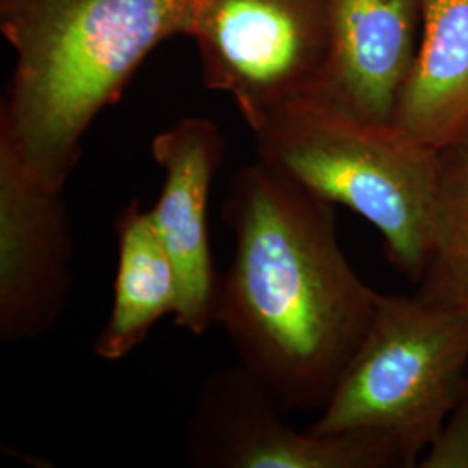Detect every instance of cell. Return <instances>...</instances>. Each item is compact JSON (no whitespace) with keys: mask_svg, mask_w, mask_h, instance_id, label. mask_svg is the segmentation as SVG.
I'll return each mask as SVG.
<instances>
[{"mask_svg":"<svg viewBox=\"0 0 468 468\" xmlns=\"http://www.w3.org/2000/svg\"><path fill=\"white\" fill-rule=\"evenodd\" d=\"M220 214L234 255L216 324L284 413L323 410L380 293L340 249L334 205L261 160L234 172Z\"/></svg>","mask_w":468,"mask_h":468,"instance_id":"obj_1","label":"cell"},{"mask_svg":"<svg viewBox=\"0 0 468 468\" xmlns=\"http://www.w3.org/2000/svg\"><path fill=\"white\" fill-rule=\"evenodd\" d=\"M198 0H0L16 52L0 110V146L32 177L65 189L82 141L135 69L172 37H189Z\"/></svg>","mask_w":468,"mask_h":468,"instance_id":"obj_2","label":"cell"},{"mask_svg":"<svg viewBox=\"0 0 468 468\" xmlns=\"http://www.w3.org/2000/svg\"><path fill=\"white\" fill-rule=\"evenodd\" d=\"M251 133L261 162L365 218L392 268L419 283L432 249L441 154L394 123L356 117L314 96L280 108Z\"/></svg>","mask_w":468,"mask_h":468,"instance_id":"obj_3","label":"cell"},{"mask_svg":"<svg viewBox=\"0 0 468 468\" xmlns=\"http://www.w3.org/2000/svg\"><path fill=\"white\" fill-rule=\"evenodd\" d=\"M468 373V314L423 292L378 295L375 316L335 385L314 434L392 437L419 467Z\"/></svg>","mask_w":468,"mask_h":468,"instance_id":"obj_4","label":"cell"},{"mask_svg":"<svg viewBox=\"0 0 468 468\" xmlns=\"http://www.w3.org/2000/svg\"><path fill=\"white\" fill-rule=\"evenodd\" d=\"M189 37L205 87L229 94L255 131L316 90L330 48L326 0H198Z\"/></svg>","mask_w":468,"mask_h":468,"instance_id":"obj_5","label":"cell"},{"mask_svg":"<svg viewBox=\"0 0 468 468\" xmlns=\"http://www.w3.org/2000/svg\"><path fill=\"white\" fill-rule=\"evenodd\" d=\"M268 388L245 367L205 380L187 423L186 452L203 468L408 467L401 446L371 431H297Z\"/></svg>","mask_w":468,"mask_h":468,"instance_id":"obj_6","label":"cell"},{"mask_svg":"<svg viewBox=\"0 0 468 468\" xmlns=\"http://www.w3.org/2000/svg\"><path fill=\"white\" fill-rule=\"evenodd\" d=\"M75 243L63 189L32 177L0 146V338L48 334L67 309Z\"/></svg>","mask_w":468,"mask_h":468,"instance_id":"obj_7","label":"cell"},{"mask_svg":"<svg viewBox=\"0 0 468 468\" xmlns=\"http://www.w3.org/2000/svg\"><path fill=\"white\" fill-rule=\"evenodd\" d=\"M224 150L218 123L201 117L179 120L151 144L153 158L164 170V186L150 212L179 280L174 318L197 336L216 324L220 274L212 261L207 210Z\"/></svg>","mask_w":468,"mask_h":468,"instance_id":"obj_8","label":"cell"},{"mask_svg":"<svg viewBox=\"0 0 468 468\" xmlns=\"http://www.w3.org/2000/svg\"><path fill=\"white\" fill-rule=\"evenodd\" d=\"M328 59L311 94L377 123H392L415 63L423 0H326Z\"/></svg>","mask_w":468,"mask_h":468,"instance_id":"obj_9","label":"cell"},{"mask_svg":"<svg viewBox=\"0 0 468 468\" xmlns=\"http://www.w3.org/2000/svg\"><path fill=\"white\" fill-rule=\"evenodd\" d=\"M392 123L442 154L468 137V0H423L417 58Z\"/></svg>","mask_w":468,"mask_h":468,"instance_id":"obj_10","label":"cell"},{"mask_svg":"<svg viewBox=\"0 0 468 468\" xmlns=\"http://www.w3.org/2000/svg\"><path fill=\"white\" fill-rule=\"evenodd\" d=\"M118 268L110 318L94 342L104 361L123 359L144 342L156 321L176 314L179 280L150 210L129 201L115 218Z\"/></svg>","mask_w":468,"mask_h":468,"instance_id":"obj_11","label":"cell"},{"mask_svg":"<svg viewBox=\"0 0 468 468\" xmlns=\"http://www.w3.org/2000/svg\"><path fill=\"white\" fill-rule=\"evenodd\" d=\"M419 283L468 314V137L441 154L432 249Z\"/></svg>","mask_w":468,"mask_h":468,"instance_id":"obj_12","label":"cell"},{"mask_svg":"<svg viewBox=\"0 0 468 468\" xmlns=\"http://www.w3.org/2000/svg\"><path fill=\"white\" fill-rule=\"evenodd\" d=\"M419 467L468 468V373L450 415L420 458Z\"/></svg>","mask_w":468,"mask_h":468,"instance_id":"obj_13","label":"cell"}]
</instances>
